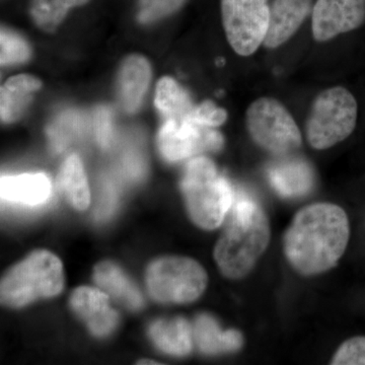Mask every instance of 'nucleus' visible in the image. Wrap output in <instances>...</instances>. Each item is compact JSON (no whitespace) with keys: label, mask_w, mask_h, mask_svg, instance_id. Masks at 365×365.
<instances>
[{"label":"nucleus","mask_w":365,"mask_h":365,"mask_svg":"<svg viewBox=\"0 0 365 365\" xmlns=\"http://www.w3.org/2000/svg\"><path fill=\"white\" fill-rule=\"evenodd\" d=\"M62 263L50 252H34L14 266L1 281V302L21 307L34 300L52 297L63 289Z\"/></svg>","instance_id":"obj_4"},{"label":"nucleus","mask_w":365,"mask_h":365,"mask_svg":"<svg viewBox=\"0 0 365 365\" xmlns=\"http://www.w3.org/2000/svg\"><path fill=\"white\" fill-rule=\"evenodd\" d=\"M270 7L269 0H220L225 37L240 56H251L264 45Z\"/></svg>","instance_id":"obj_8"},{"label":"nucleus","mask_w":365,"mask_h":365,"mask_svg":"<svg viewBox=\"0 0 365 365\" xmlns=\"http://www.w3.org/2000/svg\"><path fill=\"white\" fill-rule=\"evenodd\" d=\"M223 139L211 127L197 123L191 118L165 119L158 135V150L169 162H179L197 153L217 150Z\"/></svg>","instance_id":"obj_9"},{"label":"nucleus","mask_w":365,"mask_h":365,"mask_svg":"<svg viewBox=\"0 0 365 365\" xmlns=\"http://www.w3.org/2000/svg\"><path fill=\"white\" fill-rule=\"evenodd\" d=\"M91 0H31L29 14L37 28L54 33L72 9L86 6Z\"/></svg>","instance_id":"obj_22"},{"label":"nucleus","mask_w":365,"mask_h":365,"mask_svg":"<svg viewBox=\"0 0 365 365\" xmlns=\"http://www.w3.org/2000/svg\"><path fill=\"white\" fill-rule=\"evenodd\" d=\"M0 191L4 202L34 207L43 205L49 200L52 184L43 173L2 176Z\"/></svg>","instance_id":"obj_14"},{"label":"nucleus","mask_w":365,"mask_h":365,"mask_svg":"<svg viewBox=\"0 0 365 365\" xmlns=\"http://www.w3.org/2000/svg\"><path fill=\"white\" fill-rule=\"evenodd\" d=\"M181 187L192 220L204 230L220 227L234 205V190L207 158L190 160Z\"/></svg>","instance_id":"obj_3"},{"label":"nucleus","mask_w":365,"mask_h":365,"mask_svg":"<svg viewBox=\"0 0 365 365\" xmlns=\"http://www.w3.org/2000/svg\"><path fill=\"white\" fill-rule=\"evenodd\" d=\"M151 339L168 354L184 356L192 349V331L182 318L158 319L150 328Z\"/></svg>","instance_id":"obj_17"},{"label":"nucleus","mask_w":365,"mask_h":365,"mask_svg":"<svg viewBox=\"0 0 365 365\" xmlns=\"http://www.w3.org/2000/svg\"><path fill=\"white\" fill-rule=\"evenodd\" d=\"M227 114L222 108L213 104L211 101H206L197 106L192 112V120L206 127L220 126L227 120Z\"/></svg>","instance_id":"obj_26"},{"label":"nucleus","mask_w":365,"mask_h":365,"mask_svg":"<svg viewBox=\"0 0 365 365\" xmlns=\"http://www.w3.org/2000/svg\"><path fill=\"white\" fill-rule=\"evenodd\" d=\"M246 126L254 143L272 155H288L302 146V132L294 118L277 98L262 97L252 102Z\"/></svg>","instance_id":"obj_6"},{"label":"nucleus","mask_w":365,"mask_h":365,"mask_svg":"<svg viewBox=\"0 0 365 365\" xmlns=\"http://www.w3.org/2000/svg\"><path fill=\"white\" fill-rule=\"evenodd\" d=\"M42 81L31 74H19L7 79L0 93L2 122L11 123L21 118L33 100V93L42 88Z\"/></svg>","instance_id":"obj_15"},{"label":"nucleus","mask_w":365,"mask_h":365,"mask_svg":"<svg viewBox=\"0 0 365 365\" xmlns=\"http://www.w3.org/2000/svg\"><path fill=\"white\" fill-rule=\"evenodd\" d=\"M146 281L151 297L158 302L187 304L203 294L207 275L192 259L168 257L151 264Z\"/></svg>","instance_id":"obj_7"},{"label":"nucleus","mask_w":365,"mask_h":365,"mask_svg":"<svg viewBox=\"0 0 365 365\" xmlns=\"http://www.w3.org/2000/svg\"><path fill=\"white\" fill-rule=\"evenodd\" d=\"M72 309L86 322L91 332L105 337L116 329L119 316L109 304L108 295L91 287H79L71 295Z\"/></svg>","instance_id":"obj_11"},{"label":"nucleus","mask_w":365,"mask_h":365,"mask_svg":"<svg viewBox=\"0 0 365 365\" xmlns=\"http://www.w3.org/2000/svg\"><path fill=\"white\" fill-rule=\"evenodd\" d=\"M195 338L201 351L207 354L235 351L242 344L241 333L235 330L222 332L217 322L208 314H201L197 318Z\"/></svg>","instance_id":"obj_19"},{"label":"nucleus","mask_w":365,"mask_h":365,"mask_svg":"<svg viewBox=\"0 0 365 365\" xmlns=\"http://www.w3.org/2000/svg\"><path fill=\"white\" fill-rule=\"evenodd\" d=\"M349 222L339 206L319 203L300 210L284 240L288 260L299 272L317 274L336 265L349 240Z\"/></svg>","instance_id":"obj_1"},{"label":"nucleus","mask_w":365,"mask_h":365,"mask_svg":"<svg viewBox=\"0 0 365 365\" xmlns=\"http://www.w3.org/2000/svg\"><path fill=\"white\" fill-rule=\"evenodd\" d=\"M59 189L78 210H85L91 202V192L83 163L78 155H71L60 169Z\"/></svg>","instance_id":"obj_20"},{"label":"nucleus","mask_w":365,"mask_h":365,"mask_svg":"<svg viewBox=\"0 0 365 365\" xmlns=\"http://www.w3.org/2000/svg\"><path fill=\"white\" fill-rule=\"evenodd\" d=\"M187 0H138L137 21L143 25L157 23L178 13Z\"/></svg>","instance_id":"obj_24"},{"label":"nucleus","mask_w":365,"mask_h":365,"mask_svg":"<svg viewBox=\"0 0 365 365\" xmlns=\"http://www.w3.org/2000/svg\"><path fill=\"white\" fill-rule=\"evenodd\" d=\"M117 205V191L112 184L108 182L103 190L102 196H101L100 204L98 205L96 216L98 220H107L112 215Z\"/></svg>","instance_id":"obj_29"},{"label":"nucleus","mask_w":365,"mask_h":365,"mask_svg":"<svg viewBox=\"0 0 365 365\" xmlns=\"http://www.w3.org/2000/svg\"><path fill=\"white\" fill-rule=\"evenodd\" d=\"M76 121L73 118H60L58 123L51 127L49 130L53 146L55 150H61L71 140L72 137L78 133Z\"/></svg>","instance_id":"obj_27"},{"label":"nucleus","mask_w":365,"mask_h":365,"mask_svg":"<svg viewBox=\"0 0 365 365\" xmlns=\"http://www.w3.org/2000/svg\"><path fill=\"white\" fill-rule=\"evenodd\" d=\"M125 169L132 179H140L144 173L143 158L138 153L131 151L125 158Z\"/></svg>","instance_id":"obj_30"},{"label":"nucleus","mask_w":365,"mask_h":365,"mask_svg":"<svg viewBox=\"0 0 365 365\" xmlns=\"http://www.w3.org/2000/svg\"><path fill=\"white\" fill-rule=\"evenodd\" d=\"M139 364H158V362H153V361H141L139 362Z\"/></svg>","instance_id":"obj_31"},{"label":"nucleus","mask_w":365,"mask_h":365,"mask_svg":"<svg viewBox=\"0 0 365 365\" xmlns=\"http://www.w3.org/2000/svg\"><path fill=\"white\" fill-rule=\"evenodd\" d=\"M155 104L165 119H185L191 116L195 108L189 93L170 76H163L158 81Z\"/></svg>","instance_id":"obj_21"},{"label":"nucleus","mask_w":365,"mask_h":365,"mask_svg":"<svg viewBox=\"0 0 365 365\" xmlns=\"http://www.w3.org/2000/svg\"><path fill=\"white\" fill-rule=\"evenodd\" d=\"M232 207L227 227L216 245L215 260L225 276L241 278L267 248L270 227L253 199L240 194Z\"/></svg>","instance_id":"obj_2"},{"label":"nucleus","mask_w":365,"mask_h":365,"mask_svg":"<svg viewBox=\"0 0 365 365\" xmlns=\"http://www.w3.org/2000/svg\"><path fill=\"white\" fill-rule=\"evenodd\" d=\"M359 119V104L344 86L326 88L314 98L307 121V139L314 150L333 148L348 138Z\"/></svg>","instance_id":"obj_5"},{"label":"nucleus","mask_w":365,"mask_h":365,"mask_svg":"<svg viewBox=\"0 0 365 365\" xmlns=\"http://www.w3.org/2000/svg\"><path fill=\"white\" fill-rule=\"evenodd\" d=\"M365 23V0H317L312 11V34L325 43L353 32Z\"/></svg>","instance_id":"obj_10"},{"label":"nucleus","mask_w":365,"mask_h":365,"mask_svg":"<svg viewBox=\"0 0 365 365\" xmlns=\"http://www.w3.org/2000/svg\"><path fill=\"white\" fill-rule=\"evenodd\" d=\"M314 0H274L264 46L277 49L299 30L313 9Z\"/></svg>","instance_id":"obj_12"},{"label":"nucleus","mask_w":365,"mask_h":365,"mask_svg":"<svg viewBox=\"0 0 365 365\" xmlns=\"http://www.w3.org/2000/svg\"><path fill=\"white\" fill-rule=\"evenodd\" d=\"M273 188L287 198L306 195L314 184V175L307 163L299 160L275 163L269 169Z\"/></svg>","instance_id":"obj_16"},{"label":"nucleus","mask_w":365,"mask_h":365,"mask_svg":"<svg viewBox=\"0 0 365 365\" xmlns=\"http://www.w3.org/2000/svg\"><path fill=\"white\" fill-rule=\"evenodd\" d=\"M0 62L2 66L24 63L31 58L32 54L30 45L25 38L4 26H2L0 34Z\"/></svg>","instance_id":"obj_23"},{"label":"nucleus","mask_w":365,"mask_h":365,"mask_svg":"<svg viewBox=\"0 0 365 365\" xmlns=\"http://www.w3.org/2000/svg\"><path fill=\"white\" fill-rule=\"evenodd\" d=\"M96 283L108 294L123 302L131 309L143 306V299L135 285L111 262H103L95 268Z\"/></svg>","instance_id":"obj_18"},{"label":"nucleus","mask_w":365,"mask_h":365,"mask_svg":"<svg viewBox=\"0 0 365 365\" xmlns=\"http://www.w3.org/2000/svg\"><path fill=\"white\" fill-rule=\"evenodd\" d=\"M96 136L98 144L103 148H109L111 144L112 131V115L108 108H98L95 115Z\"/></svg>","instance_id":"obj_28"},{"label":"nucleus","mask_w":365,"mask_h":365,"mask_svg":"<svg viewBox=\"0 0 365 365\" xmlns=\"http://www.w3.org/2000/svg\"><path fill=\"white\" fill-rule=\"evenodd\" d=\"M333 364H365V337L346 341L334 356Z\"/></svg>","instance_id":"obj_25"},{"label":"nucleus","mask_w":365,"mask_h":365,"mask_svg":"<svg viewBox=\"0 0 365 365\" xmlns=\"http://www.w3.org/2000/svg\"><path fill=\"white\" fill-rule=\"evenodd\" d=\"M151 81V66L143 55L132 54L120 64L117 76L118 98L127 113L138 111Z\"/></svg>","instance_id":"obj_13"}]
</instances>
